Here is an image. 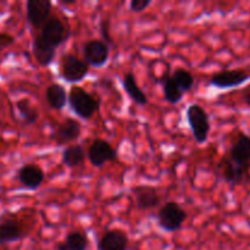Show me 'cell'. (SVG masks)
Returning a JSON list of instances; mask_svg holds the SVG:
<instances>
[{
    "instance_id": "cell-1",
    "label": "cell",
    "mask_w": 250,
    "mask_h": 250,
    "mask_svg": "<svg viewBox=\"0 0 250 250\" xmlns=\"http://www.w3.org/2000/svg\"><path fill=\"white\" fill-rule=\"evenodd\" d=\"M67 104L71 111L82 120H90L95 112L99 111L102 99L90 94L80 85H72L68 90Z\"/></svg>"
},
{
    "instance_id": "cell-2",
    "label": "cell",
    "mask_w": 250,
    "mask_h": 250,
    "mask_svg": "<svg viewBox=\"0 0 250 250\" xmlns=\"http://www.w3.org/2000/svg\"><path fill=\"white\" fill-rule=\"evenodd\" d=\"M186 119L192 131L193 138L199 144H204L211 131V122L208 112L199 104H189L186 110Z\"/></svg>"
},
{
    "instance_id": "cell-3",
    "label": "cell",
    "mask_w": 250,
    "mask_h": 250,
    "mask_svg": "<svg viewBox=\"0 0 250 250\" xmlns=\"http://www.w3.org/2000/svg\"><path fill=\"white\" fill-rule=\"evenodd\" d=\"M187 216V211L177 202H167L159 209L155 220L164 231L177 232L182 229Z\"/></svg>"
},
{
    "instance_id": "cell-4",
    "label": "cell",
    "mask_w": 250,
    "mask_h": 250,
    "mask_svg": "<svg viewBox=\"0 0 250 250\" xmlns=\"http://www.w3.org/2000/svg\"><path fill=\"white\" fill-rule=\"evenodd\" d=\"M89 73V65L73 54H65L61 58L60 75L65 82L75 84L82 82Z\"/></svg>"
},
{
    "instance_id": "cell-5",
    "label": "cell",
    "mask_w": 250,
    "mask_h": 250,
    "mask_svg": "<svg viewBox=\"0 0 250 250\" xmlns=\"http://www.w3.org/2000/svg\"><path fill=\"white\" fill-rule=\"evenodd\" d=\"M217 172L220 177L232 187L250 182V167L232 163L226 155L220 159L217 164Z\"/></svg>"
},
{
    "instance_id": "cell-6",
    "label": "cell",
    "mask_w": 250,
    "mask_h": 250,
    "mask_svg": "<svg viewBox=\"0 0 250 250\" xmlns=\"http://www.w3.org/2000/svg\"><path fill=\"white\" fill-rule=\"evenodd\" d=\"M38 36L46 44L56 49L70 38L71 32L67 24L62 20L56 16H51L49 21L44 24L43 28L41 29V33Z\"/></svg>"
},
{
    "instance_id": "cell-7",
    "label": "cell",
    "mask_w": 250,
    "mask_h": 250,
    "mask_svg": "<svg viewBox=\"0 0 250 250\" xmlns=\"http://www.w3.org/2000/svg\"><path fill=\"white\" fill-rule=\"evenodd\" d=\"M53 2L50 0H28L26 4L27 22L33 29L41 31L51 17Z\"/></svg>"
},
{
    "instance_id": "cell-8",
    "label": "cell",
    "mask_w": 250,
    "mask_h": 250,
    "mask_svg": "<svg viewBox=\"0 0 250 250\" xmlns=\"http://www.w3.org/2000/svg\"><path fill=\"white\" fill-rule=\"evenodd\" d=\"M110 59V45L100 39H90L83 45V60L93 67H103Z\"/></svg>"
},
{
    "instance_id": "cell-9",
    "label": "cell",
    "mask_w": 250,
    "mask_h": 250,
    "mask_svg": "<svg viewBox=\"0 0 250 250\" xmlns=\"http://www.w3.org/2000/svg\"><path fill=\"white\" fill-rule=\"evenodd\" d=\"M88 160L94 167H102L106 163L117 160V151L109 142L97 138L92 142L87 151Z\"/></svg>"
},
{
    "instance_id": "cell-10",
    "label": "cell",
    "mask_w": 250,
    "mask_h": 250,
    "mask_svg": "<svg viewBox=\"0 0 250 250\" xmlns=\"http://www.w3.org/2000/svg\"><path fill=\"white\" fill-rule=\"evenodd\" d=\"M82 134V125L72 117H66L61 124L56 126L55 131L51 133L50 138L59 146H67L68 143L77 141Z\"/></svg>"
},
{
    "instance_id": "cell-11",
    "label": "cell",
    "mask_w": 250,
    "mask_h": 250,
    "mask_svg": "<svg viewBox=\"0 0 250 250\" xmlns=\"http://www.w3.org/2000/svg\"><path fill=\"white\" fill-rule=\"evenodd\" d=\"M27 234L28 232L16 216H6L0 220V246L22 241Z\"/></svg>"
},
{
    "instance_id": "cell-12",
    "label": "cell",
    "mask_w": 250,
    "mask_h": 250,
    "mask_svg": "<svg viewBox=\"0 0 250 250\" xmlns=\"http://www.w3.org/2000/svg\"><path fill=\"white\" fill-rule=\"evenodd\" d=\"M249 78L250 73L244 70H222L211 76L210 84L219 89H229L244 84Z\"/></svg>"
},
{
    "instance_id": "cell-13",
    "label": "cell",
    "mask_w": 250,
    "mask_h": 250,
    "mask_svg": "<svg viewBox=\"0 0 250 250\" xmlns=\"http://www.w3.org/2000/svg\"><path fill=\"white\" fill-rule=\"evenodd\" d=\"M45 178V172L37 164H24L17 171V180L22 188L27 190H37Z\"/></svg>"
},
{
    "instance_id": "cell-14",
    "label": "cell",
    "mask_w": 250,
    "mask_h": 250,
    "mask_svg": "<svg viewBox=\"0 0 250 250\" xmlns=\"http://www.w3.org/2000/svg\"><path fill=\"white\" fill-rule=\"evenodd\" d=\"M225 155L237 165L250 167V136L241 132Z\"/></svg>"
},
{
    "instance_id": "cell-15",
    "label": "cell",
    "mask_w": 250,
    "mask_h": 250,
    "mask_svg": "<svg viewBox=\"0 0 250 250\" xmlns=\"http://www.w3.org/2000/svg\"><path fill=\"white\" fill-rule=\"evenodd\" d=\"M132 194L139 210H151L161 204V195L158 189L151 186H137L132 188Z\"/></svg>"
},
{
    "instance_id": "cell-16",
    "label": "cell",
    "mask_w": 250,
    "mask_h": 250,
    "mask_svg": "<svg viewBox=\"0 0 250 250\" xmlns=\"http://www.w3.org/2000/svg\"><path fill=\"white\" fill-rule=\"evenodd\" d=\"M128 236L122 229H107L98 241V250H127L128 249Z\"/></svg>"
},
{
    "instance_id": "cell-17",
    "label": "cell",
    "mask_w": 250,
    "mask_h": 250,
    "mask_svg": "<svg viewBox=\"0 0 250 250\" xmlns=\"http://www.w3.org/2000/svg\"><path fill=\"white\" fill-rule=\"evenodd\" d=\"M32 53L37 63L42 67H46L54 61L56 56V49L46 44L39 36H36L32 43Z\"/></svg>"
},
{
    "instance_id": "cell-18",
    "label": "cell",
    "mask_w": 250,
    "mask_h": 250,
    "mask_svg": "<svg viewBox=\"0 0 250 250\" xmlns=\"http://www.w3.org/2000/svg\"><path fill=\"white\" fill-rule=\"evenodd\" d=\"M121 84L125 92L127 93V95L132 99V102L136 103L137 105H141V106H144V105L148 104V97L142 90V88L139 87L133 72L125 73L121 80Z\"/></svg>"
},
{
    "instance_id": "cell-19",
    "label": "cell",
    "mask_w": 250,
    "mask_h": 250,
    "mask_svg": "<svg viewBox=\"0 0 250 250\" xmlns=\"http://www.w3.org/2000/svg\"><path fill=\"white\" fill-rule=\"evenodd\" d=\"M68 93L59 83H51L45 89V100L53 110H62L67 105Z\"/></svg>"
},
{
    "instance_id": "cell-20",
    "label": "cell",
    "mask_w": 250,
    "mask_h": 250,
    "mask_svg": "<svg viewBox=\"0 0 250 250\" xmlns=\"http://www.w3.org/2000/svg\"><path fill=\"white\" fill-rule=\"evenodd\" d=\"M61 158H62L63 165L67 166L68 168H76L84 164L88 155L81 144H72L63 148Z\"/></svg>"
},
{
    "instance_id": "cell-21",
    "label": "cell",
    "mask_w": 250,
    "mask_h": 250,
    "mask_svg": "<svg viewBox=\"0 0 250 250\" xmlns=\"http://www.w3.org/2000/svg\"><path fill=\"white\" fill-rule=\"evenodd\" d=\"M160 83L163 84L164 98H165L166 102L170 103V104H178L182 100L185 93L181 90L177 83L175 82L172 75H170V71L167 70L164 73L163 77L160 78Z\"/></svg>"
},
{
    "instance_id": "cell-22",
    "label": "cell",
    "mask_w": 250,
    "mask_h": 250,
    "mask_svg": "<svg viewBox=\"0 0 250 250\" xmlns=\"http://www.w3.org/2000/svg\"><path fill=\"white\" fill-rule=\"evenodd\" d=\"M15 106H16L20 119L24 126H32L38 121L39 112L29 99H27V98L19 99L15 103Z\"/></svg>"
},
{
    "instance_id": "cell-23",
    "label": "cell",
    "mask_w": 250,
    "mask_h": 250,
    "mask_svg": "<svg viewBox=\"0 0 250 250\" xmlns=\"http://www.w3.org/2000/svg\"><path fill=\"white\" fill-rule=\"evenodd\" d=\"M65 244L68 250H87L88 237L82 231H71L65 237Z\"/></svg>"
},
{
    "instance_id": "cell-24",
    "label": "cell",
    "mask_w": 250,
    "mask_h": 250,
    "mask_svg": "<svg viewBox=\"0 0 250 250\" xmlns=\"http://www.w3.org/2000/svg\"><path fill=\"white\" fill-rule=\"evenodd\" d=\"M172 78L175 80V82L177 83V85L181 88V90H182L183 93L192 89L193 84H194V77H193L192 73L188 70H186V68H177V70L172 73Z\"/></svg>"
},
{
    "instance_id": "cell-25",
    "label": "cell",
    "mask_w": 250,
    "mask_h": 250,
    "mask_svg": "<svg viewBox=\"0 0 250 250\" xmlns=\"http://www.w3.org/2000/svg\"><path fill=\"white\" fill-rule=\"evenodd\" d=\"M99 28H100V34H102L103 37V41H104L106 44H109L110 46L114 45V41H112V37L111 34H110V20L103 19L102 21H100Z\"/></svg>"
},
{
    "instance_id": "cell-26",
    "label": "cell",
    "mask_w": 250,
    "mask_h": 250,
    "mask_svg": "<svg viewBox=\"0 0 250 250\" xmlns=\"http://www.w3.org/2000/svg\"><path fill=\"white\" fill-rule=\"evenodd\" d=\"M151 4H153L151 0H132V1L129 2V10H131L132 12L139 14V12L146 11Z\"/></svg>"
},
{
    "instance_id": "cell-27",
    "label": "cell",
    "mask_w": 250,
    "mask_h": 250,
    "mask_svg": "<svg viewBox=\"0 0 250 250\" xmlns=\"http://www.w3.org/2000/svg\"><path fill=\"white\" fill-rule=\"evenodd\" d=\"M15 43V37L6 32H0V53Z\"/></svg>"
},
{
    "instance_id": "cell-28",
    "label": "cell",
    "mask_w": 250,
    "mask_h": 250,
    "mask_svg": "<svg viewBox=\"0 0 250 250\" xmlns=\"http://www.w3.org/2000/svg\"><path fill=\"white\" fill-rule=\"evenodd\" d=\"M242 99L246 103L247 106L250 107V84L247 85L243 89V93H242Z\"/></svg>"
},
{
    "instance_id": "cell-29",
    "label": "cell",
    "mask_w": 250,
    "mask_h": 250,
    "mask_svg": "<svg viewBox=\"0 0 250 250\" xmlns=\"http://www.w3.org/2000/svg\"><path fill=\"white\" fill-rule=\"evenodd\" d=\"M55 250H68L67 247H66L65 242H59V243H56V247H55Z\"/></svg>"
},
{
    "instance_id": "cell-30",
    "label": "cell",
    "mask_w": 250,
    "mask_h": 250,
    "mask_svg": "<svg viewBox=\"0 0 250 250\" xmlns=\"http://www.w3.org/2000/svg\"><path fill=\"white\" fill-rule=\"evenodd\" d=\"M61 4H63V5H73V4H76V1H61Z\"/></svg>"
}]
</instances>
